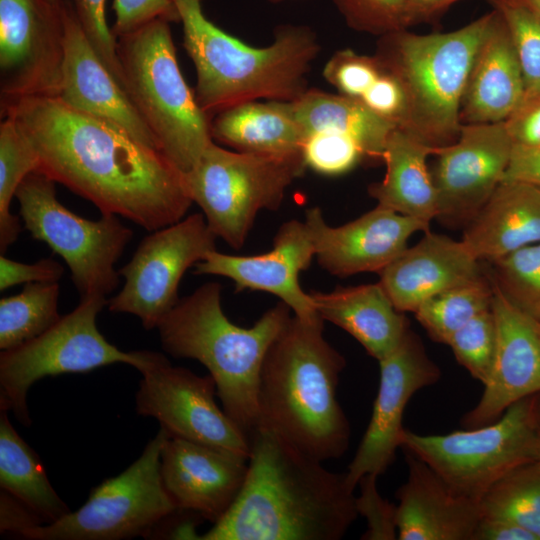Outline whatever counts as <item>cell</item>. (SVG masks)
<instances>
[{
	"label": "cell",
	"mask_w": 540,
	"mask_h": 540,
	"mask_svg": "<svg viewBox=\"0 0 540 540\" xmlns=\"http://www.w3.org/2000/svg\"><path fill=\"white\" fill-rule=\"evenodd\" d=\"M31 143L38 170L149 232L184 218L193 201L185 174L160 150L55 97H25L1 105Z\"/></svg>",
	"instance_id": "6da1fadb"
},
{
	"label": "cell",
	"mask_w": 540,
	"mask_h": 540,
	"mask_svg": "<svg viewBox=\"0 0 540 540\" xmlns=\"http://www.w3.org/2000/svg\"><path fill=\"white\" fill-rule=\"evenodd\" d=\"M227 513L197 539L339 540L358 517L346 473H334L260 424Z\"/></svg>",
	"instance_id": "7a4b0ae2"
},
{
	"label": "cell",
	"mask_w": 540,
	"mask_h": 540,
	"mask_svg": "<svg viewBox=\"0 0 540 540\" xmlns=\"http://www.w3.org/2000/svg\"><path fill=\"white\" fill-rule=\"evenodd\" d=\"M323 328V320L293 314L266 353L258 385L259 425L321 462L340 458L351 436L336 396L345 359Z\"/></svg>",
	"instance_id": "3957f363"
},
{
	"label": "cell",
	"mask_w": 540,
	"mask_h": 540,
	"mask_svg": "<svg viewBox=\"0 0 540 540\" xmlns=\"http://www.w3.org/2000/svg\"><path fill=\"white\" fill-rule=\"evenodd\" d=\"M174 1L196 69L195 99L210 118L259 99L293 101L307 90L306 75L320 50L309 27L279 26L269 46L256 48L209 21L201 0Z\"/></svg>",
	"instance_id": "277c9868"
},
{
	"label": "cell",
	"mask_w": 540,
	"mask_h": 540,
	"mask_svg": "<svg viewBox=\"0 0 540 540\" xmlns=\"http://www.w3.org/2000/svg\"><path fill=\"white\" fill-rule=\"evenodd\" d=\"M222 286L207 282L179 300L162 319V348L176 358L199 361L216 384V396L233 422L250 437L259 426L258 385L266 353L291 317L282 301L256 323H232L221 305Z\"/></svg>",
	"instance_id": "5b68a950"
},
{
	"label": "cell",
	"mask_w": 540,
	"mask_h": 540,
	"mask_svg": "<svg viewBox=\"0 0 540 540\" xmlns=\"http://www.w3.org/2000/svg\"><path fill=\"white\" fill-rule=\"evenodd\" d=\"M494 10L446 33L407 29L381 36L376 56L398 77L407 99L402 129L439 149L460 133V110L469 72Z\"/></svg>",
	"instance_id": "8992f818"
},
{
	"label": "cell",
	"mask_w": 540,
	"mask_h": 540,
	"mask_svg": "<svg viewBox=\"0 0 540 540\" xmlns=\"http://www.w3.org/2000/svg\"><path fill=\"white\" fill-rule=\"evenodd\" d=\"M124 90L159 150L184 174L213 142L211 118L180 71L169 22L156 19L116 38Z\"/></svg>",
	"instance_id": "52a82bcc"
},
{
	"label": "cell",
	"mask_w": 540,
	"mask_h": 540,
	"mask_svg": "<svg viewBox=\"0 0 540 540\" xmlns=\"http://www.w3.org/2000/svg\"><path fill=\"white\" fill-rule=\"evenodd\" d=\"M307 168L303 154L278 156L227 150L211 142L185 174L193 202L217 238L240 249L261 210H276Z\"/></svg>",
	"instance_id": "ba28073f"
},
{
	"label": "cell",
	"mask_w": 540,
	"mask_h": 540,
	"mask_svg": "<svg viewBox=\"0 0 540 540\" xmlns=\"http://www.w3.org/2000/svg\"><path fill=\"white\" fill-rule=\"evenodd\" d=\"M400 447L430 466L455 493L480 500L513 469L540 461L535 395L517 401L496 421L477 428L434 435L403 428Z\"/></svg>",
	"instance_id": "9c48e42d"
},
{
	"label": "cell",
	"mask_w": 540,
	"mask_h": 540,
	"mask_svg": "<svg viewBox=\"0 0 540 540\" xmlns=\"http://www.w3.org/2000/svg\"><path fill=\"white\" fill-rule=\"evenodd\" d=\"M105 305V296H83L74 310L61 316L44 333L1 351L0 409L12 410L21 424L30 426L27 394L44 377L86 373L114 363H125L141 371L154 351L124 352L107 341L96 324Z\"/></svg>",
	"instance_id": "30bf717a"
},
{
	"label": "cell",
	"mask_w": 540,
	"mask_h": 540,
	"mask_svg": "<svg viewBox=\"0 0 540 540\" xmlns=\"http://www.w3.org/2000/svg\"><path fill=\"white\" fill-rule=\"evenodd\" d=\"M55 183L39 170L22 181L15 197L24 227L62 257L81 297H106L119 284L115 263L133 231L114 214L89 220L70 211L57 199Z\"/></svg>",
	"instance_id": "8fae6325"
},
{
	"label": "cell",
	"mask_w": 540,
	"mask_h": 540,
	"mask_svg": "<svg viewBox=\"0 0 540 540\" xmlns=\"http://www.w3.org/2000/svg\"><path fill=\"white\" fill-rule=\"evenodd\" d=\"M171 437L163 428L140 457L91 490L76 511L21 533L32 540H120L148 534L177 510L160 474L161 451Z\"/></svg>",
	"instance_id": "7c38bea8"
},
{
	"label": "cell",
	"mask_w": 540,
	"mask_h": 540,
	"mask_svg": "<svg viewBox=\"0 0 540 540\" xmlns=\"http://www.w3.org/2000/svg\"><path fill=\"white\" fill-rule=\"evenodd\" d=\"M216 239L203 213L152 231L118 270L125 282L107 300L108 309L137 316L146 330L157 328L180 300L178 287L184 273L216 250Z\"/></svg>",
	"instance_id": "4fadbf2b"
},
{
	"label": "cell",
	"mask_w": 540,
	"mask_h": 540,
	"mask_svg": "<svg viewBox=\"0 0 540 540\" xmlns=\"http://www.w3.org/2000/svg\"><path fill=\"white\" fill-rule=\"evenodd\" d=\"M136 410L155 418L171 437L182 438L249 459L245 433L220 408L212 376L175 367L161 353L139 371Z\"/></svg>",
	"instance_id": "5bb4252c"
},
{
	"label": "cell",
	"mask_w": 540,
	"mask_h": 540,
	"mask_svg": "<svg viewBox=\"0 0 540 540\" xmlns=\"http://www.w3.org/2000/svg\"><path fill=\"white\" fill-rule=\"evenodd\" d=\"M64 3L0 0L1 105L25 97H55L65 57Z\"/></svg>",
	"instance_id": "9a60e30c"
},
{
	"label": "cell",
	"mask_w": 540,
	"mask_h": 540,
	"mask_svg": "<svg viewBox=\"0 0 540 540\" xmlns=\"http://www.w3.org/2000/svg\"><path fill=\"white\" fill-rule=\"evenodd\" d=\"M512 150L504 121L462 124L457 140L435 154L431 175L436 218L446 225L466 226L503 181Z\"/></svg>",
	"instance_id": "2e32d148"
},
{
	"label": "cell",
	"mask_w": 540,
	"mask_h": 540,
	"mask_svg": "<svg viewBox=\"0 0 540 540\" xmlns=\"http://www.w3.org/2000/svg\"><path fill=\"white\" fill-rule=\"evenodd\" d=\"M380 380L372 415L360 445L348 465L346 479L355 489L366 474H383L400 447L402 418L411 397L437 383L440 368L428 356L411 329L400 344L379 360Z\"/></svg>",
	"instance_id": "e0dca14e"
},
{
	"label": "cell",
	"mask_w": 540,
	"mask_h": 540,
	"mask_svg": "<svg viewBox=\"0 0 540 540\" xmlns=\"http://www.w3.org/2000/svg\"><path fill=\"white\" fill-rule=\"evenodd\" d=\"M315 257L313 234L308 223L292 219L278 229L272 249L257 255H229L209 252L194 266L197 275H218L231 279L236 291L269 292L287 304L305 321L323 320L311 296L300 286L299 275ZM324 321V320H323Z\"/></svg>",
	"instance_id": "ac0fdd59"
},
{
	"label": "cell",
	"mask_w": 540,
	"mask_h": 540,
	"mask_svg": "<svg viewBox=\"0 0 540 540\" xmlns=\"http://www.w3.org/2000/svg\"><path fill=\"white\" fill-rule=\"evenodd\" d=\"M305 221L319 265L339 277L379 273L407 248L414 233L430 230V223L380 205L341 226L328 225L317 206L306 211Z\"/></svg>",
	"instance_id": "d6986e66"
},
{
	"label": "cell",
	"mask_w": 540,
	"mask_h": 540,
	"mask_svg": "<svg viewBox=\"0 0 540 540\" xmlns=\"http://www.w3.org/2000/svg\"><path fill=\"white\" fill-rule=\"evenodd\" d=\"M493 291L495 358L480 400L463 416L465 429L490 424L512 404L540 393V321L511 304L494 284Z\"/></svg>",
	"instance_id": "ffe728a7"
},
{
	"label": "cell",
	"mask_w": 540,
	"mask_h": 540,
	"mask_svg": "<svg viewBox=\"0 0 540 540\" xmlns=\"http://www.w3.org/2000/svg\"><path fill=\"white\" fill-rule=\"evenodd\" d=\"M247 469V459L182 438L169 437L161 451V479L176 508L213 524L236 500Z\"/></svg>",
	"instance_id": "44dd1931"
},
{
	"label": "cell",
	"mask_w": 540,
	"mask_h": 540,
	"mask_svg": "<svg viewBox=\"0 0 540 540\" xmlns=\"http://www.w3.org/2000/svg\"><path fill=\"white\" fill-rule=\"evenodd\" d=\"M64 20L65 57L58 98L71 108L111 123L140 143L159 150L129 96L92 47L71 0H65Z\"/></svg>",
	"instance_id": "7402d4cb"
},
{
	"label": "cell",
	"mask_w": 540,
	"mask_h": 540,
	"mask_svg": "<svg viewBox=\"0 0 540 540\" xmlns=\"http://www.w3.org/2000/svg\"><path fill=\"white\" fill-rule=\"evenodd\" d=\"M406 482L397 492L400 540H473L479 500L455 493L424 461L404 450Z\"/></svg>",
	"instance_id": "603a6c76"
},
{
	"label": "cell",
	"mask_w": 540,
	"mask_h": 540,
	"mask_svg": "<svg viewBox=\"0 0 540 540\" xmlns=\"http://www.w3.org/2000/svg\"><path fill=\"white\" fill-rule=\"evenodd\" d=\"M379 283L401 312H415L430 297L483 275L462 240L425 232L379 273Z\"/></svg>",
	"instance_id": "cb8c5ba5"
},
{
	"label": "cell",
	"mask_w": 540,
	"mask_h": 540,
	"mask_svg": "<svg viewBox=\"0 0 540 540\" xmlns=\"http://www.w3.org/2000/svg\"><path fill=\"white\" fill-rule=\"evenodd\" d=\"M468 75L460 120L505 121L524 98V81L507 24L497 8Z\"/></svg>",
	"instance_id": "d4e9b609"
},
{
	"label": "cell",
	"mask_w": 540,
	"mask_h": 540,
	"mask_svg": "<svg viewBox=\"0 0 540 540\" xmlns=\"http://www.w3.org/2000/svg\"><path fill=\"white\" fill-rule=\"evenodd\" d=\"M461 240L480 262L490 263L540 242V187L502 181L465 226Z\"/></svg>",
	"instance_id": "484cf974"
},
{
	"label": "cell",
	"mask_w": 540,
	"mask_h": 540,
	"mask_svg": "<svg viewBox=\"0 0 540 540\" xmlns=\"http://www.w3.org/2000/svg\"><path fill=\"white\" fill-rule=\"evenodd\" d=\"M309 294L324 321L345 330L378 361L390 354L410 329L404 313L379 282Z\"/></svg>",
	"instance_id": "4316f807"
},
{
	"label": "cell",
	"mask_w": 540,
	"mask_h": 540,
	"mask_svg": "<svg viewBox=\"0 0 540 540\" xmlns=\"http://www.w3.org/2000/svg\"><path fill=\"white\" fill-rule=\"evenodd\" d=\"M437 151L396 127L383 153L385 176L368 187L369 195L377 205L430 223L437 217L438 204L427 158Z\"/></svg>",
	"instance_id": "83f0119b"
},
{
	"label": "cell",
	"mask_w": 540,
	"mask_h": 540,
	"mask_svg": "<svg viewBox=\"0 0 540 540\" xmlns=\"http://www.w3.org/2000/svg\"><path fill=\"white\" fill-rule=\"evenodd\" d=\"M212 138L236 151L288 156L303 154L304 132L287 101H251L211 118Z\"/></svg>",
	"instance_id": "f1b7e54d"
},
{
	"label": "cell",
	"mask_w": 540,
	"mask_h": 540,
	"mask_svg": "<svg viewBox=\"0 0 540 540\" xmlns=\"http://www.w3.org/2000/svg\"><path fill=\"white\" fill-rule=\"evenodd\" d=\"M287 104L305 136L318 131L347 135L359 145L364 160L370 162H383L387 140L398 127L358 100L339 93L307 89Z\"/></svg>",
	"instance_id": "f546056e"
},
{
	"label": "cell",
	"mask_w": 540,
	"mask_h": 540,
	"mask_svg": "<svg viewBox=\"0 0 540 540\" xmlns=\"http://www.w3.org/2000/svg\"><path fill=\"white\" fill-rule=\"evenodd\" d=\"M0 487L28 508L42 523L70 512L49 482L36 452L22 439L0 409Z\"/></svg>",
	"instance_id": "4dcf8cb0"
},
{
	"label": "cell",
	"mask_w": 540,
	"mask_h": 540,
	"mask_svg": "<svg viewBox=\"0 0 540 540\" xmlns=\"http://www.w3.org/2000/svg\"><path fill=\"white\" fill-rule=\"evenodd\" d=\"M59 294L58 282H34L16 295L1 298V351L16 348L52 327L61 318Z\"/></svg>",
	"instance_id": "1f68e13d"
},
{
	"label": "cell",
	"mask_w": 540,
	"mask_h": 540,
	"mask_svg": "<svg viewBox=\"0 0 540 540\" xmlns=\"http://www.w3.org/2000/svg\"><path fill=\"white\" fill-rule=\"evenodd\" d=\"M493 293L491 279L482 275L430 297L414 314L432 340L447 345L455 332L491 308Z\"/></svg>",
	"instance_id": "d6a6232c"
},
{
	"label": "cell",
	"mask_w": 540,
	"mask_h": 540,
	"mask_svg": "<svg viewBox=\"0 0 540 540\" xmlns=\"http://www.w3.org/2000/svg\"><path fill=\"white\" fill-rule=\"evenodd\" d=\"M39 160L15 119L3 116L0 124V251L5 253L21 230L19 216L10 206L22 181L38 170Z\"/></svg>",
	"instance_id": "836d02e7"
},
{
	"label": "cell",
	"mask_w": 540,
	"mask_h": 540,
	"mask_svg": "<svg viewBox=\"0 0 540 540\" xmlns=\"http://www.w3.org/2000/svg\"><path fill=\"white\" fill-rule=\"evenodd\" d=\"M479 502L481 515L511 520L540 540V461L525 463L507 473Z\"/></svg>",
	"instance_id": "e575fe53"
},
{
	"label": "cell",
	"mask_w": 540,
	"mask_h": 540,
	"mask_svg": "<svg viewBox=\"0 0 540 540\" xmlns=\"http://www.w3.org/2000/svg\"><path fill=\"white\" fill-rule=\"evenodd\" d=\"M491 281L515 307L540 321V242L491 263Z\"/></svg>",
	"instance_id": "d590c367"
},
{
	"label": "cell",
	"mask_w": 540,
	"mask_h": 540,
	"mask_svg": "<svg viewBox=\"0 0 540 540\" xmlns=\"http://www.w3.org/2000/svg\"><path fill=\"white\" fill-rule=\"evenodd\" d=\"M489 1L509 29L523 75V99L540 95V15L516 0Z\"/></svg>",
	"instance_id": "8d00e7d4"
},
{
	"label": "cell",
	"mask_w": 540,
	"mask_h": 540,
	"mask_svg": "<svg viewBox=\"0 0 540 540\" xmlns=\"http://www.w3.org/2000/svg\"><path fill=\"white\" fill-rule=\"evenodd\" d=\"M496 343V322L490 308L455 332L447 345L457 362L484 385L492 370Z\"/></svg>",
	"instance_id": "74e56055"
},
{
	"label": "cell",
	"mask_w": 540,
	"mask_h": 540,
	"mask_svg": "<svg viewBox=\"0 0 540 540\" xmlns=\"http://www.w3.org/2000/svg\"><path fill=\"white\" fill-rule=\"evenodd\" d=\"M376 56L358 54L351 49L335 52L325 64L324 78L339 94L361 101L385 72Z\"/></svg>",
	"instance_id": "f35d334b"
},
{
	"label": "cell",
	"mask_w": 540,
	"mask_h": 540,
	"mask_svg": "<svg viewBox=\"0 0 540 540\" xmlns=\"http://www.w3.org/2000/svg\"><path fill=\"white\" fill-rule=\"evenodd\" d=\"M302 153L307 167L327 176L347 173L364 161L362 150L355 140L333 131L306 135Z\"/></svg>",
	"instance_id": "ab89813d"
},
{
	"label": "cell",
	"mask_w": 540,
	"mask_h": 540,
	"mask_svg": "<svg viewBox=\"0 0 540 540\" xmlns=\"http://www.w3.org/2000/svg\"><path fill=\"white\" fill-rule=\"evenodd\" d=\"M352 29L383 36L407 29L406 0H333Z\"/></svg>",
	"instance_id": "60d3db41"
},
{
	"label": "cell",
	"mask_w": 540,
	"mask_h": 540,
	"mask_svg": "<svg viewBox=\"0 0 540 540\" xmlns=\"http://www.w3.org/2000/svg\"><path fill=\"white\" fill-rule=\"evenodd\" d=\"M79 23L97 55L123 87L122 72L116 51V38L105 15L106 0H71Z\"/></svg>",
	"instance_id": "b9f144b4"
},
{
	"label": "cell",
	"mask_w": 540,
	"mask_h": 540,
	"mask_svg": "<svg viewBox=\"0 0 540 540\" xmlns=\"http://www.w3.org/2000/svg\"><path fill=\"white\" fill-rule=\"evenodd\" d=\"M377 477L375 474H366L358 482L360 496L356 497V508L358 514L367 521V530L361 539L394 540L398 538L397 505L379 494Z\"/></svg>",
	"instance_id": "7bdbcfd3"
},
{
	"label": "cell",
	"mask_w": 540,
	"mask_h": 540,
	"mask_svg": "<svg viewBox=\"0 0 540 540\" xmlns=\"http://www.w3.org/2000/svg\"><path fill=\"white\" fill-rule=\"evenodd\" d=\"M115 15L111 31L115 38L156 19L180 21L174 0H113Z\"/></svg>",
	"instance_id": "ee69618b"
},
{
	"label": "cell",
	"mask_w": 540,
	"mask_h": 540,
	"mask_svg": "<svg viewBox=\"0 0 540 540\" xmlns=\"http://www.w3.org/2000/svg\"><path fill=\"white\" fill-rule=\"evenodd\" d=\"M64 267L52 258H44L32 264H25L0 255V290L21 283L59 282Z\"/></svg>",
	"instance_id": "f6af8a7d"
},
{
	"label": "cell",
	"mask_w": 540,
	"mask_h": 540,
	"mask_svg": "<svg viewBox=\"0 0 540 540\" xmlns=\"http://www.w3.org/2000/svg\"><path fill=\"white\" fill-rule=\"evenodd\" d=\"M504 122L514 147L540 149V95L523 99Z\"/></svg>",
	"instance_id": "bcb514c9"
},
{
	"label": "cell",
	"mask_w": 540,
	"mask_h": 540,
	"mask_svg": "<svg viewBox=\"0 0 540 540\" xmlns=\"http://www.w3.org/2000/svg\"><path fill=\"white\" fill-rule=\"evenodd\" d=\"M473 540H537L519 524L497 516L481 515Z\"/></svg>",
	"instance_id": "7dc6e473"
},
{
	"label": "cell",
	"mask_w": 540,
	"mask_h": 540,
	"mask_svg": "<svg viewBox=\"0 0 540 540\" xmlns=\"http://www.w3.org/2000/svg\"><path fill=\"white\" fill-rule=\"evenodd\" d=\"M41 524L39 519L21 502L9 493L1 490L0 530L21 535L23 531Z\"/></svg>",
	"instance_id": "c3c4849f"
},
{
	"label": "cell",
	"mask_w": 540,
	"mask_h": 540,
	"mask_svg": "<svg viewBox=\"0 0 540 540\" xmlns=\"http://www.w3.org/2000/svg\"><path fill=\"white\" fill-rule=\"evenodd\" d=\"M524 181L540 187V149L513 146L503 181Z\"/></svg>",
	"instance_id": "681fc988"
},
{
	"label": "cell",
	"mask_w": 540,
	"mask_h": 540,
	"mask_svg": "<svg viewBox=\"0 0 540 540\" xmlns=\"http://www.w3.org/2000/svg\"><path fill=\"white\" fill-rule=\"evenodd\" d=\"M460 0H406L405 21L409 26L432 22Z\"/></svg>",
	"instance_id": "f907efd6"
},
{
	"label": "cell",
	"mask_w": 540,
	"mask_h": 540,
	"mask_svg": "<svg viewBox=\"0 0 540 540\" xmlns=\"http://www.w3.org/2000/svg\"><path fill=\"white\" fill-rule=\"evenodd\" d=\"M535 425L538 441L540 444V393L535 395Z\"/></svg>",
	"instance_id": "816d5d0a"
},
{
	"label": "cell",
	"mask_w": 540,
	"mask_h": 540,
	"mask_svg": "<svg viewBox=\"0 0 540 540\" xmlns=\"http://www.w3.org/2000/svg\"><path fill=\"white\" fill-rule=\"evenodd\" d=\"M540 15V0H516Z\"/></svg>",
	"instance_id": "f5cc1de1"
},
{
	"label": "cell",
	"mask_w": 540,
	"mask_h": 540,
	"mask_svg": "<svg viewBox=\"0 0 540 540\" xmlns=\"http://www.w3.org/2000/svg\"><path fill=\"white\" fill-rule=\"evenodd\" d=\"M50 1L53 2L54 4L60 5L63 3L64 0H50Z\"/></svg>",
	"instance_id": "db71d44e"
},
{
	"label": "cell",
	"mask_w": 540,
	"mask_h": 540,
	"mask_svg": "<svg viewBox=\"0 0 540 540\" xmlns=\"http://www.w3.org/2000/svg\"><path fill=\"white\" fill-rule=\"evenodd\" d=\"M271 2H281V1H284V0H270Z\"/></svg>",
	"instance_id": "11a10c76"
}]
</instances>
